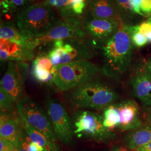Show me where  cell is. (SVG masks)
Listing matches in <instances>:
<instances>
[{
  "mask_svg": "<svg viewBox=\"0 0 151 151\" xmlns=\"http://www.w3.org/2000/svg\"><path fill=\"white\" fill-rule=\"evenodd\" d=\"M103 73L119 81L129 70L133 58L134 44L131 39L129 26L121 21L113 35L102 46Z\"/></svg>",
  "mask_w": 151,
  "mask_h": 151,
  "instance_id": "1",
  "label": "cell"
},
{
  "mask_svg": "<svg viewBox=\"0 0 151 151\" xmlns=\"http://www.w3.org/2000/svg\"><path fill=\"white\" fill-rule=\"evenodd\" d=\"M58 15L44 1L32 4L16 14V27L27 39L41 37L59 22Z\"/></svg>",
  "mask_w": 151,
  "mask_h": 151,
  "instance_id": "2",
  "label": "cell"
},
{
  "mask_svg": "<svg viewBox=\"0 0 151 151\" xmlns=\"http://www.w3.org/2000/svg\"><path fill=\"white\" fill-rule=\"evenodd\" d=\"M70 91L69 103L77 110H104L119 98L111 87L96 78Z\"/></svg>",
  "mask_w": 151,
  "mask_h": 151,
  "instance_id": "3",
  "label": "cell"
},
{
  "mask_svg": "<svg viewBox=\"0 0 151 151\" xmlns=\"http://www.w3.org/2000/svg\"><path fill=\"white\" fill-rule=\"evenodd\" d=\"M71 122L74 135L79 138L108 143L117 138L115 132L104 125L103 115L91 110H76L71 117Z\"/></svg>",
  "mask_w": 151,
  "mask_h": 151,
  "instance_id": "4",
  "label": "cell"
},
{
  "mask_svg": "<svg viewBox=\"0 0 151 151\" xmlns=\"http://www.w3.org/2000/svg\"><path fill=\"white\" fill-rule=\"evenodd\" d=\"M100 70L88 60L53 66V83L61 91H68L96 78Z\"/></svg>",
  "mask_w": 151,
  "mask_h": 151,
  "instance_id": "5",
  "label": "cell"
},
{
  "mask_svg": "<svg viewBox=\"0 0 151 151\" xmlns=\"http://www.w3.org/2000/svg\"><path fill=\"white\" fill-rule=\"evenodd\" d=\"M104 124L113 132L130 131L142 125L140 108L134 100L115 102L104 110Z\"/></svg>",
  "mask_w": 151,
  "mask_h": 151,
  "instance_id": "6",
  "label": "cell"
},
{
  "mask_svg": "<svg viewBox=\"0 0 151 151\" xmlns=\"http://www.w3.org/2000/svg\"><path fill=\"white\" fill-rule=\"evenodd\" d=\"M93 46L87 38H68L57 40L48 53L53 66L72 62L89 60L93 55Z\"/></svg>",
  "mask_w": 151,
  "mask_h": 151,
  "instance_id": "7",
  "label": "cell"
},
{
  "mask_svg": "<svg viewBox=\"0 0 151 151\" xmlns=\"http://www.w3.org/2000/svg\"><path fill=\"white\" fill-rule=\"evenodd\" d=\"M73 38H87L83 30L81 16L61 18L43 36L29 39L28 47L35 52L57 40Z\"/></svg>",
  "mask_w": 151,
  "mask_h": 151,
  "instance_id": "8",
  "label": "cell"
},
{
  "mask_svg": "<svg viewBox=\"0 0 151 151\" xmlns=\"http://www.w3.org/2000/svg\"><path fill=\"white\" fill-rule=\"evenodd\" d=\"M19 116L25 119L32 127L45 135L49 139L56 142L57 136L49 115L32 99L25 96L16 104Z\"/></svg>",
  "mask_w": 151,
  "mask_h": 151,
  "instance_id": "9",
  "label": "cell"
},
{
  "mask_svg": "<svg viewBox=\"0 0 151 151\" xmlns=\"http://www.w3.org/2000/svg\"><path fill=\"white\" fill-rule=\"evenodd\" d=\"M120 22L95 18L87 9L82 17L83 30L94 48H101L118 30Z\"/></svg>",
  "mask_w": 151,
  "mask_h": 151,
  "instance_id": "10",
  "label": "cell"
},
{
  "mask_svg": "<svg viewBox=\"0 0 151 151\" xmlns=\"http://www.w3.org/2000/svg\"><path fill=\"white\" fill-rule=\"evenodd\" d=\"M45 104L57 139L63 144L69 145L74 136L71 118L63 105L55 100L49 99Z\"/></svg>",
  "mask_w": 151,
  "mask_h": 151,
  "instance_id": "11",
  "label": "cell"
},
{
  "mask_svg": "<svg viewBox=\"0 0 151 151\" xmlns=\"http://www.w3.org/2000/svg\"><path fill=\"white\" fill-rule=\"evenodd\" d=\"M1 87L9 93L16 104L25 96L24 83L18 66L9 61L5 73L1 81Z\"/></svg>",
  "mask_w": 151,
  "mask_h": 151,
  "instance_id": "12",
  "label": "cell"
},
{
  "mask_svg": "<svg viewBox=\"0 0 151 151\" xmlns=\"http://www.w3.org/2000/svg\"><path fill=\"white\" fill-rule=\"evenodd\" d=\"M35 52L28 47L0 39V58L1 60L20 62L32 60Z\"/></svg>",
  "mask_w": 151,
  "mask_h": 151,
  "instance_id": "13",
  "label": "cell"
},
{
  "mask_svg": "<svg viewBox=\"0 0 151 151\" xmlns=\"http://www.w3.org/2000/svg\"><path fill=\"white\" fill-rule=\"evenodd\" d=\"M130 84L135 97L147 107H151V78L145 70L132 77Z\"/></svg>",
  "mask_w": 151,
  "mask_h": 151,
  "instance_id": "14",
  "label": "cell"
},
{
  "mask_svg": "<svg viewBox=\"0 0 151 151\" xmlns=\"http://www.w3.org/2000/svg\"><path fill=\"white\" fill-rule=\"evenodd\" d=\"M87 10L96 19L121 20L114 0H89Z\"/></svg>",
  "mask_w": 151,
  "mask_h": 151,
  "instance_id": "15",
  "label": "cell"
},
{
  "mask_svg": "<svg viewBox=\"0 0 151 151\" xmlns=\"http://www.w3.org/2000/svg\"><path fill=\"white\" fill-rule=\"evenodd\" d=\"M19 121L20 120H17L10 114L1 113V138L10 141L15 145L24 133L20 127Z\"/></svg>",
  "mask_w": 151,
  "mask_h": 151,
  "instance_id": "16",
  "label": "cell"
},
{
  "mask_svg": "<svg viewBox=\"0 0 151 151\" xmlns=\"http://www.w3.org/2000/svg\"><path fill=\"white\" fill-rule=\"evenodd\" d=\"M151 141V125L142 124L135 129L129 131L123 138L124 147L133 151Z\"/></svg>",
  "mask_w": 151,
  "mask_h": 151,
  "instance_id": "17",
  "label": "cell"
},
{
  "mask_svg": "<svg viewBox=\"0 0 151 151\" xmlns=\"http://www.w3.org/2000/svg\"><path fill=\"white\" fill-rule=\"evenodd\" d=\"M19 118L27 136L32 142L41 147L43 151H60L56 142L49 139L45 135L32 127L25 119Z\"/></svg>",
  "mask_w": 151,
  "mask_h": 151,
  "instance_id": "18",
  "label": "cell"
},
{
  "mask_svg": "<svg viewBox=\"0 0 151 151\" xmlns=\"http://www.w3.org/2000/svg\"><path fill=\"white\" fill-rule=\"evenodd\" d=\"M0 39L10 41L23 47H28L29 39L22 35L15 24L12 22H1Z\"/></svg>",
  "mask_w": 151,
  "mask_h": 151,
  "instance_id": "19",
  "label": "cell"
},
{
  "mask_svg": "<svg viewBox=\"0 0 151 151\" xmlns=\"http://www.w3.org/2000/svg\"><path fill=\"white\" fill-rule=\"evenodd\" d=\"M130 0H114L120 19L124 25H129L136 15L130 4Z\"/></svg>",
  "mask_w": 151,
  "mask_h": 151,
  "instance_id": "20",
  "label": "cell"
},
{
  "mask_svg": "<svg viewBox=\"0 0 151 151\" xmlns=\"http://www.w3.org/2000/svg\"><path fill=\"white\" fill-rule=\"evenodd\" d=\"M44 2L54 9L62 18L75 16L70 10L69 0H45Z\"/></svg>",
  "mask_w": 151,
  "mask_h": 151,
  "instance_id": "21",
  "label": "cell"
},
{
  "mask_svg": "<svg viewBox=\"0 0 151 151\" xmlns=\"http://www.w3.org/2000/svg\"><path fill=\"white\" fill-rule=\"evenodd\" d=\"M30 5V0H1V6L4 12L12 11L18 13Z\"/></svg>",
  "mask_w": 151,
  "mask_h": 151,
  "instance_id": "22",
  "label": "cell"
},
{
  "mask_svg": "<svg viewBox=\"0 0 151 151\" xmlns=\"http://www.w3.org/2000/svg\"><path fill=\"white\" fill-rule=\"evenodd\" d=\"M16 102L7 93L5 90L0 86V108L1 113L10 114L15 108L16 109Z\"/></svg>",
  "mask_w": 151,
  "mask_h": 151,
  "instance_id": "23",
  "label": "cell"
},
{
  "mask_svg": "<svg viewBox=\"0 0 151 151\" xmlns=\"http://www.w3.org/2000/svg\"><path fill=\"white\" fill-rule=\"evenodd\" d=\"M131 39L134 45L142 47L148 43L146 36L139 31V25L129 26Z\"/></svg>",
  "mask_w": 151,
  "mask_h": 151,
  "instance_id": "24",
  "label": "cell"
},
{
  "mask_svg": "<svg viewBox=\"0 0 151 151\" xmlns=\"http://www.w3.org/2000/svg\"><path fill=\"white\" fill-rule=\"evenodd\" d=\"M32 73L34 77L39 82L43 83L53 82V76L52 70H47L37 67H32Z\"/></svg>",
  "mask_w": 151,
  "mask_h": 151,
  "instance_id": "25",
  "label": "cell"
},
{
  "mask_svg": "<svg viewBox=\"0 0 151 151\" xmlns=\"http://www.w3.org/2000/svg\"><path fill=\"white\" fill-rule=\"evenodd\" d=\"M89 0H69L70 10L75 16H81L86 10Z\"/></svg>",
  "mask_w": 151,
  "mask_h": 151,
  "instance_id": "26",
  "label": "cell"
},
{
  "mask_svg": "<svg viewBox=\"0 0 151 151\" xmlns=\"http://www.w3.org/2000/svg\"><path fill=\"white\" fill-rule=\"evenodd\" d=\"M139 31L146 36L148 43H151V21L142 22L139 25Z\"/></svg>",
  "mask_w": 151,
  "mask_h": 151,
  "instance_id": "27",
  "label": "cell"
},
{
  "mask_svg": "<svg viewBox=\"0 0 151 151\" xmlns=\"http://www.w3.org/2000/svg\"><path fill=\"white\" fill-rule=\"evenodd\" d=\"M151 15V0H142L140 5V15L148 17Z\"/></svg>",
  "mask_w": 151,
  "mask_h": 151,
  "instance_id": "28",
  "label": "cell"
},
{
  "mask_svg": "<svg viewBox=\"0 0 151 151\" xmlns=\"http://www.w3.org/2000/svg\"><path fill=\"white\" fill-rule=\"evenodd\" d=\"M16 149L13 143L0 137V151H11Z\"/></svg>",
  "mask_w": 151,
  "mask_h": 151,
  "instance_id": "29",
  "label": "cell"
},
{
  "mask_svg": "<svg viewBox=\"0 0 151 151\" xmlns=\"http://www.w3.org/2000/svg\"><path fill=\"white\" fill-rule=\"evenodd\" d=\"M142 0H130V4L132 9L136 15H140V2Z\"/></svg>",
  "mask_w": 151,
  "mask_h": 151,
  "instance_id": "30",
  "label": "cell"
},
{
  "mask_svg": "<svg viewBox=\"0 0 151 151\" xmlns=\"http://www.w3.org/2000/svg\"><path fill=\"white\" fill-rule=\"evenodd\" d=\"M145 71L147 75L151 78V58L147 62Z\"/></svg>",
  "mask_w": 151,
  "mask_h": 151,
  "instance_id": "31",
  "label": "cell"
},
{
  "mask_svg": "<svg viewBox=\"0 0 151 151\" xmlns=\"http://www.w3.org/2000/svg\"><path fill=\"white\" fill-rule=\"evenodd\" d=\"M133 151H151V141L146 145L140 147L138 149Z\"/></svg>",
  "mask_w": 151,
  "mask_h": 151,
  "instance_id": "32",
  "label": "cell"
},
{
  "mask_svg": "<svg viewBox=\"0 0 151 151\" xmlns=\"http://www.w3.org/2000/svg\"><path fill=\"white\" fill-rule=\"evenodd\" d=\"M145 118L147 123L151 125V107H148L146 109Z\"/></svg>",
  "mask_w": 151,
  "mask_h": 151,
  "instance_id": "33",
  "label": "cell"
},
{
  "mask_svg": "<svg viewBox=\"0 0 151 151\" xmlns=\"http://www.w3.org/2000/svg\"><path fill=\"white\" fill-rule=\"evenodd\" d=\"M110 151H132L124 146H114L112 147Z\"/></svg>",
  "mask_w": 151,
  "mask_h": 151,
  "instance_id": "34",
  "label": "cell"
},
{
  "mask_svg": "<svg viewBox=\"0 0 151 151\" xmlns=\"http://www.w3.org/2000/svg\"><path fill=\"white\" fill-rule=\"evenodd\" d=\"M15 146L17 151H28L27 149L24 148L19 142H17Z\"/></svg>",
  "mask_w": 151,
  "mask_h": 151,
  "instance_id": "35",
  "label": "cell"
},
{
  "mask_svg": "<svg viewBox=\"0 0 151 151\" xmlns=\"http://www.w3.org/2000/svg\"><path fill=\"white\" fill-rule=\"evenodd\" d=\"M32 4H35V3H38V2H44L45 0H30Z\"/></svg>",
  "mask_w": 151,
  "mask_h": 151,
  "instance_id": "36",
  "label": "cell"
},
{
  "mask_svg": "<svg viewBox=\"0 0 151 151\" xmlns=\"http://www.w3.org/2000/svg\"><path fill=\"white\" fill-rule=\"evenodd\" d=\"M17 151V149H15V150H13V151Z\"/></svg>",
  "mask_w": 151,
  "mask_h": 151,
  "instance_id": "37",
  "label": "cell"
}]
</instances>
